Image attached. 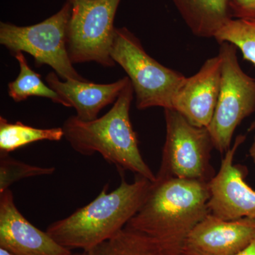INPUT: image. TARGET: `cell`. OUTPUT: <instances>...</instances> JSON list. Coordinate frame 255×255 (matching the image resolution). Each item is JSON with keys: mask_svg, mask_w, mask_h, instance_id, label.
Here are the masks:
<instances>
[{"mask_svg": "<svg viewBox=\"0 0 255 255\" xmlns=\"http://www.w3.org/2000/svg\"><path fill=\"white\" fill-rule=\"evenodd\" d=\"M122 182L115 190L108 192L106 184L92 202L65 219L53 222L46 232L58 244L72 251H89L107 241L127 226L140 209L152 182L137 176L128 183Z\"/></svg>", "mask_w": 255, "mask_h": 255, "instance_id": "obj_2", "label": "cell"}, {"mask_svg": "<svg viewBox=\"0 0 255 255\" xmlns=\"http://www.w3.org/2000/svg\"><path fill=\"white\" fill-rule=\"evenodd\" d=\"M71 5L68 49L72 63L95 62L105 68L116 63L111 56L114 22L122 0H65Z\"/></svg>", "mask_w": 255, "mask_h": 255, "instance_id": "obj_8", "label": "cell"}, {"mask_svg": "<svg viewBox=\"0 0 255 255\" xmlns=\"http://www.w3.org/2000/svg\"><path fill=\"white\" fill-rule=\"evenodd\" d=\"M193 34L214 38L233 19L228 0H171Z\"/></svg>", "mask_w": 255, "mask_h": 255, "instance_id": "obj_14", "label": "cell"}, {"mask_svg": "<svg viewBox=\"0 0 255 255\" xmlns=\"http://www.w3.org/2000/svg\"><path fill=\"white\" fill-rule=\"evenodd\" d=\"M165 142L157 179L180 178L209 182L214 177L210 163L214 148L207 128L195 127L172 109L164 110Z\"/></svg>", "mask_w": 255, "mask_h": 255, "instance_id": "obj_6", "label": "cell"}, {"mask_svg": "<svg viewBox=\"0 0 255 255\" xmlns=\"http://www.w3.org/2000/svg\"><path fill=\"white\" fill-rule=\"evenodd\" d=\"M234 255H255V239L253 240L244 249Z\"/></svg>", "mask_w": 255, "mask_h": 255, "instance_id": "obj_22", "label": "cell"}, {"mask_svg": "<svg viewBox=\"0 0 255 255\" xmlns=\"http://www.w3.org/2000/svg\"><path fill=\"white\" fill-rule=\"evenodd\" d=\"M219 43L234 45L243 53L245 60L255 65V19L233 18L214 37Z\"/></svg>", "mask_w": 255, "mask_h": 255, "instance_id": "obj_18", "label": "cell"}, {"mask_svg": "<svg viewBox=\"0 0 255 255\" xmlns=\"http://www.w3.org/2000/svg\"><path fill=\"white\" fill-rule=\"evenodd\" d=\"M134 91L130 81L107 114L92 121L76 116L64 122V137L80 155L98 152L121 174L125 170L155 182L156 175L142 158L136 132L132 128L130 110Z\"/></svg>", "mask_w": 255, "mask_h": 255, "instance_id": "obj_3", "label": "cell"}, {"mask_svg": "<svg viewBox=\"0 0 255 255\" xmlns=\"http://www.w3.org/2000/svg\"><path fill=\"white\" fill-rule=\"evenodd\" d=\"M46 82L61 97L68 108L76 110L78 118L92 121L107 106L114 104L130 80L128 77L110 84H96L90 81H62L55 72L48 73Z\"/></svg>", "mask_w": 255, "mask_h": 255, "instance_id": "obj_13", "label": "cell"}, {"mask_svg": "<svg viewBox=\"0 0 255 255\" xmlns=\"http://www.w3.org/2000/svg\"><path fill=\"white\" fill-rule=\"evenodd\" d=\"M13 55L19 64L20 70L16 80L8 84V94L15 102H23L28 97H39L68 107L65 101L42 81L40 75L30 68L22 52Z\"/></svg>", "mask_w": 255, "mask_h": 255, "instance_id": "obj_17", "label": "cell"}, {"mask_svg": "<svg viewBox=\"0 0 255 255\" xmlns=\"http://www.w3.org/2000/svg\"><path fill=\"white\" fill-rule=\"evenodd\" d=\"M240 135L226 152L219 172L209 182L210 213L225 221L250 218L255 219V190L245 181L248 169L233 164L236 151L246 140Z\"/></svg>", "mask_w": 255, "mask_h": 255, "instance_id": "obj_9", "label": "cell"}, {"mask_svg": "<svg viewBox=\"0 0 255 255\" xmlns=\"http://www.w3.org/2000/svg\"><path fill=\"white\" fill-rule=\"evenodd\" d=\"M71 5L68 1L53 16L31 26L0 23V44L11 54L25 52L31 55L38 68L49 65L65 80L89 81L74 68L69 56L68 28Z\"/></svg>", "mask_w": 255, "mask_h": 255, "instance_id": "obj_5", "label": "cell"}, {"mask_svg": "<svg viewBox=\"0 0 255 255\" xmlns=\"http://www.w3.org/2000/svg\"><path fill=\"white\" fill-rule=\"evenodd\" d=\"M64 137L63 128H37L21 122L10 123L0 117V153L9 152L23 146L41 140L60 141Z\"/></svg>", "mask_w": 255, "mask_h": 255, "instance_id": "obj_15", "label": "cell"}, {"mask_svg": "<svg viewBox=\"0 0 255 255\" xmlns=\"http://www.w3.org/2000/svg\"><path fill=\"white\" fill-rule=\"evenodd\" d=\"M166 255H206L203 254V253H199V252L189 248L187 245L184 243V246L182 248H179L177 251H174L173 253H166Z\"/></svg>", "mask_w": 255, "mask_h": 255, "instance_id": "obj_21", "label": "cell"}, {"mask_svg": "<svg viewBox=\"0 0 255 255\" xmlns=\"http://www.w3.org/2000/svg\"><path fill=\"white\" fill-rule=\"evenodd\" d=\"M250 155H251L252 159H253V162H254L255 165V135L251 149H250Z\"/></svg>", "mask_w": 255, "mask_h": 255, "instance_id": "obj_23", "label": "cell"}, {"mask_svg": "<svg viewBox=\"0 0 255 255\" xmlns=\"http://www.w3.org/2000/svg\"><path fill=\"white\" fill-rule=\"evenodd\" d=\"M237 49L228 42L220 43L221 87L214 117L207 128L214 148L221 153L231 148L235 130L255 112V79L241 68Z\"/></svg>", "mask_w": 255, "mask_h": 255, "instance_id": "obj_7", "label": "cell"}, {"mask_svg": "<svg viewBox=\"0 0 255 255\" xmlns=\"http://www.w3.org/2000/svg\"><path fill=\"white\" fill-rule=\"evenodd\" d=\"M233 18L255 19V0H228Z\"/></svg>", "mask_w": 255, "mask_h": 255, "instance_id": "obj_20", "label": "cell"}, {"mask_svg": "<svg viewBox=\"0 0 255 255\" xmlns=\"http://www.w3.org/2000/svg\"><path fill=\"white\" fill-rule=\"evenodd\" d=\"M55 167H43L24 163L9 154L0 153V193L9 189L14 183L25 178L50 175Z\"/></svg>", "mask_w": 255, "mask_h": 255, "instance_id": "obj_19", "label": "cell"}, {"mask_svg": "<svg viewBox=\"0 0 255 255\" xmlns=\"http://www.w3.org/2000/svg\"><path fill=\"white\" fill-rule=\"evenodd\" d=\"M210 196L209 182L156 178L143 204L126 227L147 236L165 253L177 251L210 214Z\"/></svg>", "mask_w": 255, "mask_h": 255, "instance_id": "obj_1", "label": "cell"}, {"mask_svg": "<svg viewBox=\"0 0 255 255\" xmlns=\"http://www.w3.org/2000/svg\"><path fill=\"white\" fill-rule=\"evenodd\" d=\"M111 56L127 73L137 110L172 109V100L186 77L164 66L146 53L140 40L127 28H116Z\"/></svg>", "mask_w": 255, "mask_h": 255, "instance_id": "obj_4", "label": "cell"}, {"mask_svg": "<svg viewBox=\"0 0 255 255\" xmlns=\"http://www.w3.org/2000/svg\"><path fill=\"white\" fill-rule=\"evenodd\" d=\"M72 255H84V253H78V254H73Z\"/></svg>", "mask_w": 255, "mask_h": 255, "instance_id": "obj_26", "label": "cell"}, {"mask_svg": "<svg viewBox=\"0 0 255 255\" xmlns=\"http://www.w3.org/2000/svg\"><path fill=\"white\" fill-rule=\"evenodd\" d=\"M221 68L218 55L206 60L195 75L186 77L174 96L172 110L195 127H209L219 99Z\"/></svg>", "mask_w": 255, "mask_h": 255, "instance_id": "obj_10", "label": "cell"}, {"mask_svg": "<svg viewBox=\"0 0 255 255\" xmlns=\"http://www.w3.org/2000/svg\"><path fill=\"white\" fill-rule=\"evenodd\" d=\"M0 248L13 255H72L21 214L9 189L0 193Z\"/></svg>", "mask_w": 255, "mask_h": 255, "instance_id": "obj_11", "label": "cell"}, {"mask_svg": "<svg viewBox=\"0 0 255 255\" xmlns=\"http://www.w3.org/2000/svg\"><path fill=\"white\" fill-rule=\"evenodd\" d=\"M0 255H11V253H9V252L5 251V250L2 249V248H0Z\"/></svg>", "mask_w": 255, "mask_h": 255, "instance_id": "obj_25", "label": "cell"}, {"mask_svg": "<svg viewBox=\"0 0 255 255\" xmlns=\"http://www.w3.org/2000/svg\"><path fill=\"white\" fill-rule=\"evenodd\" d=\"M83 253L84 255H165L150 238L127 227Z\"/></svg>", "mask_w": 255, "mask_h": 255, "instance_id": "obj_16", "label": "cell"}, {"mask_svg": "<svg viewBox=\"0 0 255 255\" xmlns=\"http://www.w3.org/2000/svg\"><path fill=\"white\" fill-rule=\"evenodd\" d=\"M255 130V118L254 119V121H253V122H252L251 127H249V128H248V131L251 132L253 131V130Z\"/></svg>", "mask_w": 255, "mask_h": 255, "instance_id": "obj_24", "label": "cell"}, {"mask_svg": "<svg viewBox=\"0 0 255 255\" xmlns=\"http://www.w3.org/2000/svg\"><path fill=\"white\" fill-rule=\"evenodd\" d=\"M255 239V219L225 221L210 214L189 233L185 244L206 255H234Z\"/></svg>", "mask_w": 255, "mask_h": 255, "instance_id": "obj_12", "label": "cell"}]
</instances>
